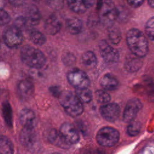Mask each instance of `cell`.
Listing matches in <instances>:
<instances>
[{"mask_svg":"<svg viewBox=\"0 0 154 154\" xmlns=\"http://www.w3.org/2000/svg\"><path fill=\"white\" fill-rule=\"evenodd\" d=\"M2 113L7 125L11 126L13 124L12 109L10 104L8 102H5L2 104Z\"/></svg>","mask_w":154,"mask_h":154,"instance_id":"4316f807","label":"cell"},{"mask_svg":"<svg viewBox=\"0 0 154 154\" xmlns=\"http://www.w3.org/2000/svg\"><path fill=\"white\" fill-rule=\"evenodd\" d=\"M66 27L70 34L73 35L78 34L82 31V22L78 17H71L66 19Z\"/></svg>","mask_w":154,"mask_h":154,"instance_id":"ac0fdd59","label":"cell"},{"mask_svg":"<svg viewBox=\"0 0 154 154\" xmlns=\"http://www.w3.org/2000/svg\"><path fill=\"white\" fill-rule=\"evenodd\" d=\"M24 17L26 19L27 25L29 24L32 26L38 25L41 19V15L37 7L33 4L29 5L26 9Z\"/></svg>","mask_w":154,"mask_h":154,"instance_id":"e0dca14e","label":"cell"},{"mask_svg":"<svg viewBox=\"0 0 154 154\" xmlns=\"http://www.w3.org/2000/svg\"><path fill=\"white\" fill-rule=\"evenodd\" d=\"M10 14L4 9L0 10V26L7 25L10 21Z\"/></svg>","mask_w":154,"mask_h":154,"instance_id":"d6a6232c","label":"cell"},{"mask_svg":"<svg viewBox=\"0 0 154 154\" xmlns=\"http://www.w3.org/2000/svg\"><path fill=\"white\" fill-rule=\"evenodd\" d=\"M28 35L29 40L36 45L42 46L46 42V38L45 35L36 29H30Z\"/></svg>","mask_w":154,"mask_h":154,"instance_id":"7402d4cb","label":"cell"},{"mask_svg":"<svg viewBox=\"0 0 154 154\" xmlns=\"http://www.w3.org/2000/svg\"><path fill=\"white\" fill-rule=\"evenodd\" d=\"M59 131L71 144L78 143L79 140V136L76 128L71 123L67 122L63 123L61 126Z\"/></svg>","mask_w":154,"mask_h":154,"instance_id":"7c38bea8","label":"cell"},{"mask_svg":"<svg viewBox=\"0 0 154 154\" xmlns=\"http://www.w3.org/2000/svg\"><path fill=\"white\" fill-rule=\"evenodd\" d=\"M100 85L106 90H115L119 86V81L111 74H105L100 80Z\"/></svg>","mask_w":154,"mask_h":154,"instance_id":"d6986e66","label":"cell"},{"mask_svg":"<svg viewBox=\"0 0 154 154\" xmlns=\"http://www.w3.org/2000/svg\"><path fill=\"white\" fill-rule=\"evenodd\" d=\"M48 140L54 146L64 149L70 148L72 145L64 138L60 131H57L56 129H51L48 132Z\"/></svg>","mask_w":154,"mask_h":154,"instance_id":"9a60e30c","label":"cell"},{"mask_svg":"<svg viewBox=\"0 0 154 154\" xmlns=\"http://www.w3.org/2000/svg\"><path fill=\"white\" fill-rule=\"evenodd\" d=\"M63 63L67 66H73L76 62V58L75 55L69 52H67L62 55L61 57Z\"/></svg>","mask_w":154,"mask_h":154,"instance_id":"4dcf8cb0","label":"cell"},{"mask_svg":"<svg viewBox=\"0 0 154 154\" xmlns=\"http://www.w3.org/2000/svg\"><path fill=\"white\" fill-rule=\"evenodd\" d=\"M144 31L146 35L151 41H153L154 31V17L152 16L146 22L144 26Z\"/></svg>","mask_w":154,"mask_h":154,"instance_id":"83f0119b","label":"cell"},{"mask_svg":"<svg viewBox=\"0 0 154 154\" xmlns=\"http://www.w3.org/2000/svg\"><path fill=\"white\" fill-rule=\"evenodd\" d=\"M148 4L149 5V6L151 8H153L154 7V0H147Z\"/></svg>","mask_w":154,"mask_h":154,"instance_id":"f35d334b","label":"cell"},{"mask_svg":"<svg viewBox=\"0 0 154 154\" xmlns=\"http://www.w3.org/2000/svg\"><path fill=\"white\" fill-rule=\"evenodd\" d=\"M34 1H37V0H34Z\"/></svg>","mask_w":154,"mask_h":154,"instance_id":"60d3db41","label":"cell"},{"mask_svg":"<svg viewBox=\"0 0 154 154\" xmlns=\"http://www.w3.org/2000/svg\"><path fill=\"white\" fill-rule=\"evenodd\" d=\"M120 108L117 103H108L100 108V112L104 119L108 122H114L119 117Z\"/></svg>","mask_w":154,"mask_h":154,"instance_id":"8fae6325","label":"cell"},{"mask_svg":"<svg viewBox=\"0 0 154 154\" xmlns=\"http://www.w3.org/2000/svg\"><path fill=\"white\" fill-rule=\"evenodd\" d=\"M19 120L24 128L34 129L37 123L34 112L28 108H24L20 111Z\"/></svg>","mask_w":154,"mask_h":154,"instance_id":"4fadbf2b","label":"cell"},{"mask_svg":"<svg viewBox=\"0 0 154 154\" xmlns=\"http://www.w3.org/2000/svg\"><path fill=\"white\" fill-rule=\"evenodd\" d=\"M119 16V11L111 0H105L100 11V20L106 26H110Z\"/></svg>","mask_w":154,"mask_h":154,"instance_id":"5b68a950","label":"cell"},{"mask_svg":"<svg viewBox=\"0 0 154 154\" xmlns=\"http://www.w3.org/2000/svg\"><path fill=\"white\" fill-rule=\"evenodd\" d=\"M49 91L53 96L58 97L61 93V91L58 86H52L49 88Z\"/></svg>","mask_w":154,"mask_h":154,"instance_id":"e575fe53","label":"cell"},{"mask_svg":"<svg viewBox=\"0 0 154 154\" xmlns=\"http://www.w3.org/2000/svg\"><path fill=\"white\" fill-rule=\"evenodd\" d=\"M61 27V22L54 14H52L47 18L44 26L45 32L51 35L57 34L60 31Z\"/></svg>","mask_w":154,"mask_h":154,"instance_id":"2e32d148","label":"cell"},{"mask_svg":"<svg viewBox=\"0 0 154 154\" xmlns=\"http://www.w3.org/2000/svg\"><path fill=\"white\" fill-rule=\"evenodd\" d=\"M82 1L86 8H89L92 7L94 5L96 1V0H82Z\"/></svg>","mask_w":154,"mask_h":154,"instance_id":"8d00e7d4","label":"cell"},{"mask_svg":"<svg viewBox=\"0 0 154 154\" xmlns=\"http://www.w3.org/2000/svg\"><path fill=\"white\" fill-rule=\"evenodd\" d=\"M81 62L87 68L93 69L97 65V57L93 52L87 51L81 56Z\"/></svg>","mask_w":154,"mask_h":154,"instance_id":"44dd1931","label":"cell"},{"mask_svg":"<svg viewBox=\"0 0 154 154\" xmlns=\"http://www.w3.org/2000/svg\"><path fill=\"white\" fill-rule=\"evenodd\" d=\"M95 96L97 102L101 103H107L111 100L110 95L107 92L102 90H97L95 92Z\"/></svg>","mask_w":154,"mask_h":154,"instance_id":"f546056e","label":"cell"},{"mask_svg":"<svg viewBox=\"0 0 154 154\" xmlns=\"http://www.w3.org/2000/svg\"><path fill=\"white\" fill-rule=\"evenodd\" d=\"M128 4L133 8L140 7L144 2V0H126Z\"/></svg>","mask_w":154,"mask_h":154,"instance_id":"836d02e7","label":"cell"},{"mask_svg":"<svg viewBox=\"0 0 154 154\" xmlns=\"http://www.w3.org/2000/svg\"><path fill=\"white\" fill-rule=\"evenodd\" d=\"M14 147L10 140L4 135H0V154H13Z\"/></svg>","mask_w":154,"mask_h":154,"instance_id":"603a6c76","label":"cell"},{"mask_svg":"<svg viewBox=\"0 0 154 154\" xmlns=\"http://www.w3.org/2000/svg\"><path fill=\"white\" fill-rule=\"evenodd\" d=\"M45 2L49 7L55 11L61 10L64 6V0H45Z\"/></svg>","mask_w":154,"mask_h":154,"instance_id":"1f68e13d","label":"cell"},{"mask_svg":"<svg viewBox=\"0 0 154 154\" xmlns=\"http://www.w3.org/2000/svg\"><path fill=\"white\" fill-rule=\"evenodd\" d=\"M9 3L14 7L22 6L26 2V0H8Z\"/></svg>","mask_w":154,"mask_h":154,"instance_id":"d590c367","label":"cell"},{"mask_svg":"<svg viewBox=\"0 0 154 154\" xmlns=\"http://www.w3.org/2000/svg\"><path fill=\"white\" fill-rule=\"evenodd\" d=\"M53 154H59V153H53Z\"/></svg>","mask_w":154,"mask_h":154,"instance_id":"ab89813d","label":"cell"},{"mask_svg":"<svg viewBox=\"0 0 154 154\" xmlns=\"http://www.w3.org/2000/svg\"><path fill=\"white\" fill-rule=\"evenodd\" d=\"M142 106V103L138 99L132 98L129 100L123 112V120L129 123L133 121Z\"/></svg>","mask_w":154,"mask_h":154,"instance_id":"30bf717a","label":"cell"},{"mask_svg":"<svg viewBox=\"0 0 154 154\" xmlns=\"http://www.w3.org/2000/svg\"><path fill=\"white\" fill-rule=\"evenodd\" d=\"M17 91L20 97L23 100L30 99L34 92V85L31 80L22 79L17 85Z\"/></svg>","mask_w":154,"mask_h":154,"instance_id":"5bb4252c","label":"cell"},{"mask_svg":"<svg viewBox=\"0 0 154 154\" xmlns=\"http://www.w3.org/2000/svg\"><path fill=\"white\" fill-rule=\"evenodd\" d=\"M19 138L22 144L28 149L34 150L38 146V138L34 129L23 128Z\"/></svg>","mask_w":154,"mask_h":154,"instance_id":"9c48e42d","label":"cell"},{"mask_svg":"<svg viewBox=\"0 0 154 154\" xmlns=\"http://www.w3.org/2000/svg\"><path fill=\"white\" fill-rule=\"evenodd\" d=\"M141 128V124L137 121H132L128 126L127 132L131 136L137 135Z\"/></svg>","mask_w":154,"mask_h":154,"instance_id":"f1b7e54d","label":"cell"},{"mask_svg":"<svg viewBox=\"0 0 154 154\" xmlns=\"http://www.w3.org/2000/svg\"><path fill=\"white\" fill-rule=\"evenodd\" d=\"M67 2L69 8L76 13L82 14L87 10L82 0H67Z\"/></svg>","mask_w":154,"mask_h":154,"instance_id":"d4e9b609","label":"cell"},{"mask_svg":"<svg viewBox=\"0 0 154 154\" xmlns=\"http://www.w3.org/2000/svg\"><path fill=\"white\" fill-rule=\"evenodd\" d=\"M6 3V0H0V10L3 9Z\"/></svg>","mask_w":154,"mask_h":154,"instance_id":"74e56055","label":"cell"},{"mask_svg":"<svg viewBox=\"0 0 154 154\" xmlns=\"http://www.w3.org/2000/svg\"><path fill=\"white\" fill-rule=\"evenodd\" d=\"M76 96L80 101L84 103L90 102L93 98L92 92L87 88L76 90Z\"/></svg>","mask_w":154,"mask_h":154,"instance_id":"484cf974","label":"cell"},{"mask_svg":"<svg viewBox=\"0 0 154 154\" xmlns=\"http://www.w3.org/2000/svg\"><path fill=\"white\" fill-rule=\"evenodd\" d=\"M60 103L65 111L72 117L81 115L83 112L82 102L76 94L69 91H62L58 97Z\"/></svg>","mask_w":154,"mask_h":154,"instance_id":"3957f363","label":"cell"},{"mask_svg":"<svg viewBox=\"0 0 154 154\" xmlns=\"http://www.w3.org/2000/svg\"><path fill=\"white\" fill-rule=\"evenodd\" d=\"M126 43L133 55L144 57L149 52V43L144 33L137 28H131L126 32Z\"/></svg>","mask_w":154,"mask_h":154,"instance_id":"6da1fadb","label":"cell"},{"mask_svg":"<svg viewBox=\"0 0 154 154\" xmlns=\"http://www.w3.org/2000/svg\"><path fill=\"white\" fill-rule=\"evenodd\" d=\"M120 134L119 131L112 127L101 128L96 135L97 142L104 147H112L119 141Z\"/></svg>","mask_w":154,"mask_h":154,"instance_id":"277c9868","label":"cell"},{"mask_svg":"<svg viewBox=\"0 0 154 154\" xmlns=\"http://www.w3.org/2000/svg\"><path fill=\"white\" fill-rule=\"evenodd\" d=\"M2 38L5 45L10 48L18 47L23 42L21 29L14 25L5 28L3 32Z\"/></svg>","mask_w":154,"mask_h":154,"instance_id":"8992f818","label":"cell"},{"mask_svg":"<svg viewBox=\"0 0 154 154\" xmlns=\"http://www.w3.org/2000/svg\"><path fill=\"white\" fill-rule=\"evenodd\" d=\"M22 61L32 69H40L46 63V58L38 49L30 45H25L20 50Z\"/></svg>","mask_w":154,"mask_h":154,"instance_id":"7a4b0ae2","label":"cell"},{"mask_svg":"<svg viewBox=\"0 0 154 154\" xmlns=\"http://www.w3.org/2000/svg\"><path fill=\"white\" fill-rule=\"evenodd\" d=\"M108 35L109 40L112 45H118L122 40L121 31L117 26L113 25L109 26Z\"/></svg>","mask_w":154,"mask_h":154,"instance_id":"cb8c5ba5","label":"cell"},{"mask_svg":"<svg viewBox=\"0 0 154 154\" xmlns=\"http://www.w3.org/2000/svg\"><path fill=\"white\" fill-rule=\"evenodd\" d=\"M100 55L103 60L107 63H115L119 60V53L117 49L111 46L108 43L102 40L99 45Z\"/></svg>","mask_w":154,"mask_h":154,"instance_id":"ba28073f","label":"cell"},{"mask_svg":"<svg viewBox=\"0 0 154 154\" xmlns=\"http://www.w3.org/2000/svg\"><path fill=\"white\" fill-rule=\"evenodd\" d=\"M140 58L133 55L128 56L125 61V68L129 72H135L142 66Z\"/></svg>","mask_w":154,"mask_h":154,"instance_id":"ffe728a7","label":"cell"},{"mask_svg":"<svg viewBox=\"0 0 154 154\" xmlns=\"http://www.w3.org/2000/svg\"><path fill=\"white\" fill-rule=\"evenodd\" d=\"M69 83L76 89L87 88L90 84V80L87 73L79 69H74L67 75Z\"/></svg>","mask_w":154,"mask_h":154,"instance_id":"52a82bcc","label":"cell"}]
</instances>
